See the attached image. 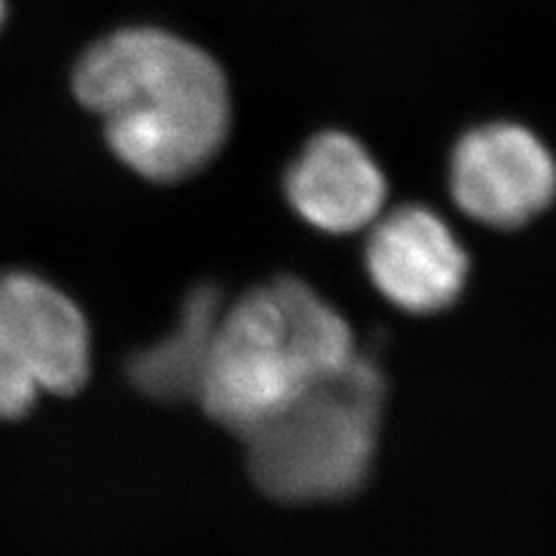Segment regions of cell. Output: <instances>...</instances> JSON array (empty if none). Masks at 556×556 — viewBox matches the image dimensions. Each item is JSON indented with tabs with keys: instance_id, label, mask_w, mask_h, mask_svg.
<instances>
[{
	"instance_id": "3",
	"label": "cell",
	"mask_w": 556,
	"mask_h": 556,
	"mask_svg": "<svg viewBox=\"0 0 556 556\" xmlns=\"http://www.w3.org/2000/svg\"><path fill=\"white\" fill-rule=\"evenodd\" d=\"M382 406L386 378L359 353L337 378L247 439L253 482L288 503L355 494L371 471Z\"/></svg>"
},
{
	"instance_id": "7",
	"label": "cell",
	"mask_w": 556,
	"mask_h": 556,
	"mask_svg": "<svg viewBox=\"0 0 556 556\" xmlns=\"http://www.w3.org/2000/svg\"><path fill=\"white\" fill-rule=\"evenodd\" d=\"M286 195L308 225L329 235H351L382 216L388 181L355 137H313L286 174Z\"/></svg>"
},
{
	"instance_id": "9",
	"label": "cell",
	"mask_w": 556,
	"mask_h": 556,
	"mask_svg": "<svg viewBox=\"0 0 556 556\" xmlns=\"http://www.w3.org/2000/svg\"><path fill=\"white\" fill-rule=\"evenodd\" d=\"M3 16H5V3L0 0V24H3Z\"/></svg>"
},
{
	"instance_id": "1",
	"label": "cell",
	"mask_w": 556,
	"mask_h": 556,
	"mask_svg": "<svg viewBox=\"0 0 556 556\" xmlns=\"http://www.w3.org/2000/svg\"><path fill=\"white\" fill-rule=\"evenodd\" d=\"M75 93L102 118L118 159L151 181L200 172L230 130V91L218 63L159 28L98 40L75 67Z\"/></svg>"
},
{
	"instance_id": "4",
	"label": "cell",
	"mask_w": 556,
	"mask_h": 556,
	"mask_svg": "<svg viewBox=\"0 0 556 556\" xmlns=\"http://www.w3.org/2000/svg\"><path fill=\"white\" fill-rule=\"evenodd\" d=\"M91 371V334L77 304L38 276L0 274V417L38 396L75 394Z\"/></svg>"
},
{
	"instance_id": "5",
	"label": "cell",
	"mask_w": 556,
	"mask_h": 556,
	"mask_svg": "<svg viewBox=\"0 0 556 556\" xmlns=\"http://www.w3.org/2000/svg\"><path fill=\"white\" fill-rule=\"evenodd\" d=\"M452 198L492 228H517L556 195V163L531 130L492 124L462 137L450 163Z\"/></svg>"
},
{
	"instance_id": "8",
	"label": "cell",
	"mask_w": 556,
	"mask_h": 556,
	"mask_svg": "<svg viewBox=\"0 0 556 556\" xmlns=\"http://www.w3.org/2000/svg\"><path fill=\"white\" fill-rule=\"evenodd\" d=\"M223 313L225 304L216 288L202 286L190 292L172 332L130 359L132 386L155 402L200 399Z\"/></svg>"
},
{
	"instance_id": "6",
	"label": "cell",
	"mask_w": 556,
	"mask_h": 556,
	"mask_svg": "<svg viewBox=\"0 0 556 556\" xmlns=\"http://www.w3.org/2000/svg\"><path fill=\"white\" fill-rule=\"evenodd\" d=\"M367 269L382 298L410 313H437L466 283L468 257L450 225L427 206H402L371 225Z\"/></svg>"
},
{
	"instance_id": "2",
	"label": "cell",
	"mask_w": 556,
	"mask_h": 556,
	"mask_svg": "<svg viewBox=\"0 0 556 556\" xmlns=\"http://www.w3.org/2000/svg\"><path fill=\"white\" fill-rule=\"evenodd\" d=\"M357 355L332 304L302 278H274L225 306L198 402L247 441Z\"/></svg>"
}]
</instances>
